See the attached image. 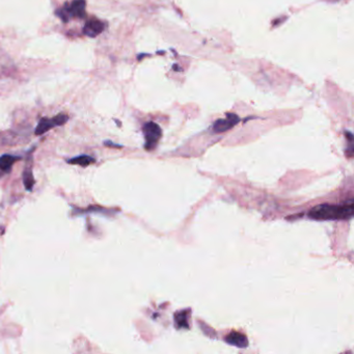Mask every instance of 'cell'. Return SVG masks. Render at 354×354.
<instances>
[{
    "instance_id": "52a82bcc",
    "label": "cell",
    "mask_w": 354,
    "mask_h": 354,
    "mask_svg": "<svg viewBox=\"0 0 354 354\" xmlns=\"http://www.w3.org/2000/svg\"><path fill=\"white\" fill-rule=\"evenodd\" d=\"M225 342L239 348H246L249 345L248 337H246L244 334L236 331L227 334L225 336Z\"/></svg>"
},
{
    "instance_id": "8992f818",
    "label": "cell",
    "mask_w": 354,
    "mask_h": 354,
    "mask_svg": "<svg viewBox=\"0 0 354 354\" xmlns=\"http://www.w3.org/2000/svg\"><path fill=\"white\" fill-rule=\"evenodd\" d=\"M106 28V24L98 19L88 20L83 27V34L89 38H96L101 35Z\"/></svg>"
},
{
    "instance_id": "7c38bea8",
    "label": "cell",
    "mask_w": 354,
    "mask_h": 354,
    "mask_svg": "<svg viewBox=\"0 0 354 354\" xmlns=\"http://www.w3.org/2000/svg\"><path fill=\"white\" fill-rule=\"evenodd\" d=\"M55 15H56V16H57L61 21H63L64 23H67V22H69V20H70V18H69V16H68V14L66 13V11H65L64 9H58V10H56V11H55Z\"/></svg>"
},
{
    "instance_id": "6da1fadb",
    "label": "cell",
    "mask_w": 354,
    "mask_h": 354,
    "mask_svg": "<svg viewBox=\"0 0 354 354\" xmlns=\"http://www.w3.org/2000/svg\"><path fill=\"white\" fill-rule=\"evenodd\" d=\"M353 205L352 199L342 205H318L310 210L309 217L317 220L349 219L353 215Z\"/></svg>"
},
{
    "instance_id": "5b68a950",
    "label": "cell",
    "mask_w": 354,
    "mask_h": 354,
    "mask_svg": "<svg viewBox=\"0 0 354 354\" xmlns=\"http://www.w3.org/2000/svg\"><path fill=\"white\" fill-rule=\"evenodd\" d=\"M240 121L239 116L235 113H227L226 119L224 120H217L215 122V124L213 125V130L216 133H222L230 128H233L236 124H238V122Z\"/></svg>"
},
{
    "instance_id": "ba28073f",
    "label": "cell",
    "mask_w": 354,
    "mask_h": 354,
    "mask_svg": "<svg viewBox=\"0 0 354 354\" xmlns=\"http://www.w3.org/2000/svg\"><path fill=\"white\" fill-rule=\"evenodd\" d=\"M19 159H21V158L18 156L10 155V154H5V155L0 157V171H3L5 173L10 172L14 163Z\"/></svg>"
},
{
    "instance_id": "4fadbf2b",
    "label": "cell",
    "mask_w": 354,
    "mask_h": 354,
    "mask_svg": "<svg viewBox=\"0 0 354 354\" xmlns=\"http://www.w3.org/2000/svg\"><path fill=\"white\" fill-rule=\"evenodd\" d=\"M105 146H112L113 148H122L121 146L115 145V144H112L111 142H105Z\"/></svg>"
},
{
    "instance_id": "7a4b0ae2",
    "label": "cell",
    "mask_w": 354,
    "mask_h": 354,
    "mask_svg": "<svg viewBox=\"0 0 354 354\" xmlns=\"http://www.w3.org/2000/svg\"><path fill=\"white\" fill-rule=\"evenodd\" d=\"M143 131L146 138L145 148L146 150L151 151L157 146V143L160 140V137L162 135L161 128L156 124V123L149 122L144 125Z\"/></svg>"
},
{
    "instance_id": "3957f363",
    "label": "cell",
    "mask_w": 354,
    "mask_h": 354,
    "mask_svg": "<svg viewBox=\"0 0 354 354\" xmlns=\"http://www.w3.org/2000/svg\"><path fill=\"white\" fill-rule=\"evenodd\" d=\"M69 116L67 114L60 113L55 115L52 119H48V117H43L40 120L39 124L36 128V135H42L44 133H46L47 131L51 130L52 128H55L57 126H63L65 125L66 123L68 122Z\"/></svg>"
},
{
    "instance_id": "30bf717a",
    "label": "cell",
    "mask_w": 354,
    "mask_h": 354,
    "mask_svg": "<svg viewBox=\"0 0 354 354\" xmlns=\"http://www.w3.org/2000/svg\"><path fill=\"white\" fill-rule=\"evenodd\" d=\"M67 162L69 164H76V165H80L82 167H85L91 163H94L95 159L88 155H80L78 157H74V158L67 160Z\"/></svg>"
},
{
    "instance_id": "9c48e42d",
    "label": "cell",
    "mask_w": 354,
    "mask_h": 354,
    "mask_svg": "<svg viewBox=\"0 0 354 354\" xmlns=\"http://www.w3.org/2000/svg\"><path fill=\"white\" fill-rule=\"evenodd\" d=\"M23 182H24V186H25L26 190L30 191L33 189V187L35 185V179H34V175H33L32 165L25 167L24 173H23Z\"/></svg>"
},
{
    "instance_id": "8fae6325",
    "label": "cell",
    "mask_w": 354,
    "mask_h": 354,
    "mask_svg": "<svg viewBox=\"0 0 354 354\" xmlns=\"http://www.w3.org/2000/svg\"><path fill=\"white\" fill-rule=\"evenodd\" d=\"M176 326L178 328H188L187 312H179L176 314Z\"/></svg>"
},
{
    "instance_id": "277c9868",
    "label": "cell",
    "mask_w": 354,
    "mask_h": 354,
    "mask_svg": "<svg viewBox=\"0 0 354 354\" xmlns=\"http://www.w3.org/2000/svg\"><path fill=\"white\" fill-rule=\"evenodd\" d=\"M63 9L68 14L69 18L83 19L85 17L86 2L85 0H73L70 4H65Z\"/></svg>"
}]
</instances>
